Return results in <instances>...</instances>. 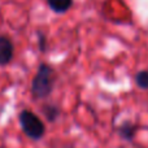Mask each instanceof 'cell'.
I'll return each instance as SVG.
<instances>
[{"mask_svg": "<svg viewBox=\"0 0 148 148\" xmlns=\"http://www.w3.org/2000/svg\"><path fill=\"white\" fill-rule=\"evenodd\" d=\"M55 70L49 65L40 64L38 66L35 77L31 82V94L35 99H46L53 91L55 86Z\"/></svg>", "mask_w": 148, "mask_h": 148, "instance_id": "6da1fadb", "label": "cell"}, {"mask_svg": "<svg viewBox=\"0 0 148 148\" xmlns=\"http://www.w3.org/2000/svg\"><path fill=\"white\" fill-rule=\"evenodd\" d=\"M42 113L49 122H55L60 117V108L55 104H46L42 109Z\"/></svg>", "mask_w": 148, "mask_h": 148, "instance_id": "5b68a950", "label": "cell"}, {"mask_svg": "<svg viewBox=\"0 0 148 148\" xmlns=\"http://www.w3.org/2000/svg\"><path fill=\"white\" fill-rule=\"evenodd\" d=\"M46 43H47V40H46V36H44V34L39 33V49H40L42 52L46 51Z\"/></svg>", "mask_w": 148, "mask_h": 148, "instance_id": "ba28073f", "label": "cell"}, {"mask_svg": "<svg viewBox=\"0 0 148 148\" xmlns=\"http://www.w3.org/2000/svg\"><path fill=\"white\" fill-rule=\"evenodd\" d=\"M18 122H20V126L25 133V135L33 140L42 139L46 133V126H44L43 121L31 110L23 109L18 116Z\"/></svg>", "mask_w": 148, "mask_h": 148, "instance_id": "7a4b0ae2", "label": "cell"}, {"mask_svg": "<svg viewBox=\"0 0 148 148\" xmlns=\"http://www.w3.org/2000/svg\"><path fill=\"white\" fill-rule=\"evenodd\" d=\"M47 4L55 13H65L73 5V0H47Z\"/></svg>", "mask_w": 148, "mask_h": 148, "instance_id": "277c9868", "label": "cell"}, {"mask_svg": "<svg viewBox=\"0 0 148 148\" xmlns=\"http://www.w3.org/2000/svg\"><path fill=\"white\" fill-rule=\"evenodd\" d=\"M14 55V47L13 43L8 36L0 35V65L5 66L8 65L13 59Z\"/></svg>", "mask_w": 148, "mask_h": 148, "instance_id": "3957f363", "label": "cell"}, {"mask_svg": "<svg viewBox=\"0 0 148 148\" xmlns=\"http://www.w3.org/2000/svg\"><path fill=\"white\" fill-rule=\"evenodd\" d=\"M0 148H1V147H0Z\"/></svg>", "mask_w": 148, "mask_h": 148, "instance_id": "9c48e42d", "label": "cell"}, {"mask_svg": "<svg viewBox=\"0 0 148 148\" xmlns=\"http://www.w3.org/2000/svg\"><path fill=\"white\" fill-rule=\"evenodd\" d=\"M135 131H136V126L135 125H131V123H123L122 126H120L118 129V133L120 135L122 136L123 139L126 140H131L135 135Z\"/></svg>", "mask_w": 148, "mask_h": 148, "instance_id": "8992f818", "label": "cell"}, {"mask_svg": "<svg viewBox=\"0 0 148 148\" xmlns=\"http://www.w3.org/2000/svg\"><path fill=\"white\" fill-rule=\"evenodd\" d=\"M135 82L138 87H140L143 90H148V72L147 70H142V72H139L136 74Z\"/></svg>", "mask_w": 148, "mask_h": 148, "instance_id": "52a82bcc", "label": "cell"}]
</instances>
